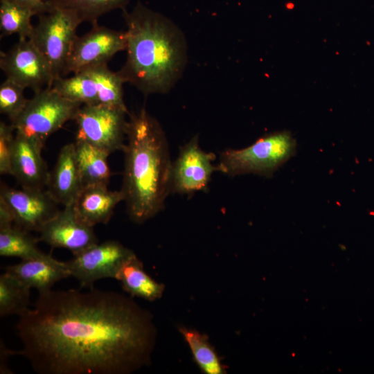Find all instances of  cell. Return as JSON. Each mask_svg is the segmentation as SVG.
Segmentation results:
<instances>
[{"mask_svg": "<svg viewBox=\"0 0 374 374\" xmlns=\"http://www.w3.org/2000/svg\"><path fill=\"white\" fill-rule=\"evenodd\" d=\"M19 317L17 353L39 374H127L150 362L152 317L122 294L51 290Z\"/></svg>", "mask_w": 374, "mask_h": 374, "instance_id": "cell-1", "label": "cell"}, {"mask_svg": "<svg viewBox=\"0 0 374 374\" xmlns=\"http://www.w3.org/2000/svg\"><path fill=\"white\" fill-rule=\"evenodd\" d=\"M127 26L126 61L118 71L145 95L165 93L181 77L186 64V43L170 20L141 3L123 10Z\"/></svg>", "mask_w": 374, "mask_h": 374, "instance_id": "cell-2", "label": "cell"}, {"mask_svg": "<svg viewBox=\"0 0 374 374\" xmlns=\"http://www.w3.org/2000/svg\"><path fill=\"white\" fill-rule=\"evenodd\" d=\"M121 191L131 220L141 224L164 208L172 163L166 134L145 107L130 114Z\"/></svg>", "mask_w": 374, "mask_h": 374, "instance_id": "cell-3", "label": "cell"}, {"mask_svg": "<svg viewBox=\"0 0 374 374\" xmlns=\"http://www.w3.org/2000/svg\"><path fill=\"white\" fill-rule=\"evenodd\" d=\"M296 150V140L289 132H276L259 138L247 148L224 150L217 166L220 172L231 177L255 174L269 177Z\"/></svg>", "mask_w": 374, "mask_h": 374, "instance_id": "cell-4", "label": "cell"}, {"mask_svg": "<svg viewBox=\"0 0 374 374\" xmlns=\"http://www.w3.org/2000/svg\"><path fill=\"white\" fill-rule=\"evenodd\" d=\"M82 105L52 87L46 88L35 93L23 113L12 124L16 133L27 137L42 150L47 139L67 121L73 120Z\"/></svg>", "mask_w": 374, "mask_h": 374, "instance_id": "cell-5", "label": "cell"}, {"mask_svg": "<svg viewBox=\"0 0 374 374\" xmlns=\"http://www.w3.org/2000/svg\"><path fill=\"white\" fill-rule=\"evenodd\" d=\"M39 18L29 39L48 62L55 81L62 77L66 62L78 36L77 28L82 21L75 11L55 6H51L48 12L39 15Z\"/></svg>", "mask_w": 374, "mask_h": 374, "instance_id": "cell-6", "label": "cell"}, {"mask_svg": "<svg viewBox=\"0 0 374 374\" xmlns=\"http://www.w3.org/2000/svg\"><path fill=\"white\" fill-rule=\"evenodd\" d=\"M124 83L118 72L103 64L87 68L69 78L60 77L51 87L82 105H105L127 110L123 99Z\"/></svg>", "mask_w": 374, "mask_h": 374, "instance_id": "cell-7", "label": "cell"}, {"mask_svg": "<svg viewBox=\"0 0 374 374\" xmlns=\"http://www.w3.org/2000/svg\"><path fill=\"white\" fill-rule=\"evenodd\" d=\"M128 111L105 105H82L74 121L75 140L86 141L109 154L123 150Z\"/></svg>", "mask_w": 374, "mask_h": 374, "instance_id": "cell-8", "label": "cell"}, {"mask_svg": "<svg viewBox=\"0 0 374 374\" xmlns=\"http://www.w3.org/2000/svg\"><path fill=\"white\" fill-rule=\"evenodd\" d=\"M0 68L6 79L35 93L51 87L54 82L48 62L29 39L19 38L10 49L1 52Z\"/></svg>", "mask_w": 374, "mask_h": 374, "instance_id": "cell-9", "label": "cell"}, {"mask_svg": "<svg viewBox=\"0 0 374 374\" xmlns=\"http://www.w3.org/2000/svg\"><path fill=\"white\" fill-rule=\"evenodd\" d=\"M91 30L77 36L66 62L62 77L107 62L116 53L125 51L126 36L121 32L92 23Z\"/></svg>", "mask_w": 374, "mask_h": 374, "instance_id": "cell-10", "label": "cell"}, {"mask_svg": "<svg viewBox=\"0 0 374 374\" xmlns=\"http://www.w3.org/2000/svg\"><path fill=\"white\" fill-rule=\"evenodd\" d=\"M134 253L119 242L107 240L73 255L66 262L71 277L81 287H92L100 279L115 278L121 266Z\"/></svg>", "mask_w": 374, "mask_h": 374, "instance_id": "cell-11", "label": "cell"}, {"mask_svg": "<svg viewBox=\"0 0 374 374\" xmlns=\"http://www.w3.org/2000/svg\"><path fill=\"white\" fill-rule=\"evenodd\" d=\"M216 155L204 151L199 146L198 136H195L180 148L172 163L170 193L192 195L205 190L213 172L219 171L213 162Z\"/></svg>", "mask_w": 374, "mask_h": 374, "instance_id": "cell-12", "label": "cell"}, {"mask_svg": "<svg viewBox=\"0 0 374 374\" xmlns=\"http://www.w3.org/2000/svg\"><path fill=\"white\" fill-rule=\"evenodd\" d=\"M0 198L10 208L16 226L39 232L58 211V204L46 191L1 185Z\"/></svg>", "mask_w": 374, "mask_h": 374, "instance_id": "cell-13", "label": "cell"}, {"mask_svg": "<svg viewBox=\"0 0 374 374\" xmlns=\"http://www.w3.org/2000/svg\"><path fill=\"white\" fill-rule=\"evenodd\" d=\"M39 241L64 248L75 255L98 243L93 227L77 216L72 205L64 206L39 231Z\"/></svg>", "mask_w": 374, "mask_h": 374, "instance_id": "cell-14", "label": "cell"}, {"mask_svg": "<svg viewBox=\"0 0 374 374\" xmlns=\"http://www.w3.org/2000/svg\"><path fill=\"white\" fill-rule=\"evenodd\" d=\"M42 151L31 140L16 133L12 156V176L22 188L44 190L49 172Z\"/></svg>", "mask_w": 374, "mask_h": 374, "instance_id": "cell-15", "label": "cell"}, {"mask_svg": "<svg viewBox=\"0 0 374 374\" xmlns=\"http://www.w3.org/2000/svg\"><path fill=\"white\" fill-rule=\"evenodd\" d=\"M4 269L30 289L37 290L39 293L48 292L57 282L71 277L66 262L59 261L47 253L21 260Z\"/></svg>", "mask_w": 374, "mask_h": 374, "instance_id": "cell-16", "label": "cell"}, {"mask_svg": "<svg viewBox=\"0 0 374 374\" xmlns=\"http://www.w3.org/2000/svg\"><path fill=\"white\" fill-rule=\"evenodd\" d=\"M51 197L64 206L72 205L83 188L77 163L75 144L62 147L46 185Z\"/></svg>", "mask_w": 374, "mask_h": 374, "instance_id": "cell-17", "label": "cell"}, {"mask_svg": "<svg viewBox=\"0 0 374 374\" xmlns=\"http://www.w3.org/2000/svg\"><path fill=\"white\" fill-rule=\"evenodd\" d=\"M123 199L121 190H109L104 185H89L83 186L72 206L79 219L93 227L107 224L115 207Z\"/></svg>", "mask_w": 374, "mask_h": 374, "instance_id": "cell-18", "label": "cell"}, {"mask_svg": "<svg viewBox=\"0 0 374 374\" xmlns=\"http://www.w3.org/2000/svg\"><path fill=\"white\" fill-rule=\"evenodd\" d=\"M115 279L118 280L123 290L132 296L149 301L160 299L164 291V285L145 272L142 262L135 253L121 266Z\"/></svg>", "mask_w": 374, "mask_h": 374, "instance_id": "cell-19", "label": "cell"}, {"mask_svg": "<svg viewBox=\"0 0 374 374\" xmlns=\"http://www.w3.org/2000/svg\"><path fill=\"white\" fill-rule=\"evenodd\" d=\"M75 157L83 186H108L111 171L105 151L83 141L74 142Z\"/></svg>", "mask_w": 374, "mask_h": 374, "instance_id": "cell-20", "label": "cell"}, {"mask_svg": "<svg viewBox=\"0 0 374 374\" xmlns=\"http://www.w3.org/2000/svg\"><path fill=\"white\" fill-rule=\"evenodd\" d=\"M179 332L186 341L194 360L203 373H226L217 353L206 335L195 330L182 327L179 328Z\"/></svg>", "mask_w": 374, "mask_h": 374, "instance_id": "cell-21", "label": "cell"}, {"mask_svg": "<svg viewBox=\"0 0 374 374\" xmlns=\"http://www.w3.org/2000/svg\"><path fill=\"white\" fill-rule=\"evenodd\" d=\"M38 241L28 231L16 226L0 229V256L21 260L40 256L45 253L37 247Z\"/></svg>", "mask_w": 374, "mask_h": 374, "instance_id": "cell-22", "label": "cell"}, {"mask_svg": "<svg viewBox=\"0 0 374 374\" xmlns=\"http://www.w3.org/2000/svg\"><path fill=\"white\" fill-rule=\"evenodd\" d=\"M30 290L15 277L4 271L0 276V316H20L27 311Z\"/></svg>", "mask_w": 374, "mask_h": 374, "instance_id": "cell-23", "label": "cell"}, {"mask_svg": "<svg viewBox=\"0 0 374 374\" xmlns=\"http://www.w3.org/2000/svg\"><path fill=\"white\" fill-rule=\"evenodd\" d=\"M35 15L30 9L10 0H0L1 36L17 34L19 38L30 39L34 27L31 18Z\"/></svg>", "mask_w": 374, "mask_h": 374, "instance_id": "cell-24", "label": "cell"}, {"mask_svg": "<svg viewBox=\"0 0 374 374\" xmlns=\"http://www.w3.org/2000/svg\"><path fill=\"white\" fill-rule=\"evenodd\" d=\"M130 0H57L49 4L75 11L81 20L93 23L103 15L116 9H125Z\"/></svg>", "mask_w": 374, "mask_h": 374, "instance_id": "cell-25", "label": "cell"}, {"mask_svg": "<svg viewBox=\"0 0 374 374\" xmlns=\"http://www.w3.org/2000/svg\"><path fill=\"white\" fill-rule=\"evenodd\" d=\"M24 89L8 79L0 86V112L9 118L10 123H14L18 119L28 104Z\"/></svg>", "mask_w": 374, "mask_h": 374, "instance_id": "cell-26", "label": "cell"}, {"mask_svg": "<svg viewBox=\"0 0 374 374\" xmlns=\"http://www.w3.org/2000/svg\"><path fill=\"white\" fill-rule=\"evenodd\" d=\"M12 123H0V173L12 175V156L15 136Z\"/></svg>", "mask_w": 374, "mask_h": 374, "instance_id": "cell-27", "label": "cell"}, {"mask_svg": "<svg viewBox=\"0 0 374 374\" xmlns=\"http://www.w3.org/2000/svg\"><path fill=\"white\" fill-rule=\"evenodd\" d=\"M17 4L30 9L36 15H42L48 12L51 6L42 0H10Z\"/></svg>", "mask_w": 374, "mask_h": 374, "instance_id": "cell-28", "label": "cell"}, {"mask_svg": "<svg viewBox=\"0 0 374 374\" xmlns=\"http://www.w3.org/2000/svg\"><path fill=\"white\" fill-rule=\"evenodd\" d=\"M13 223H15V220L10 208L0 198V229L11 226Z\"/></svg>", "mask_w": 374, "mask_h": 374, "instance_id": "cell-29", "label": "cell"}, {"mask_svg": "<svg viewBox=\"0 0 374 374\" xmlns=\"http://www.w3.org/2000/svg\"><path fill=\"white\" fill-rule=\"evenodd\" d=\"M15 352L8 349L3 343L1 342V366L0 373L1 374H10L12 373L10 369L8 368L5 357L8 359L10 355H12Z\"/></svg>", "mask_w": 374, "mask_h": 374, "instance_id": "cell-30", "label": "cell"}, {"mask_svg": "<svg viewBox=\"0 0 374 374\" xmlns=\"http://www.w3.org/2000/svg\"><path fill=\"white\" fill-rule=\"evenodd\" d=\"M42 1L46 2V3H52V2L55 1L57 0H42Z\"/></svg>", "mask_w": 374, "mask_h": 374, "instance_id": "cell-31", "label": "cell"}]
</instances>
